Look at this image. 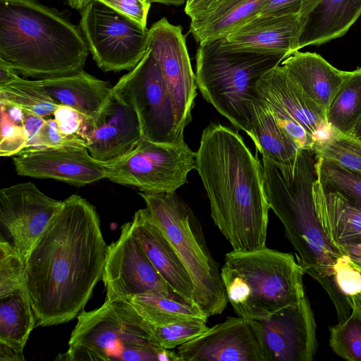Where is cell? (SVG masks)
<instances>
[{
	"mask_svg": "<svg viewBox=\"0 0 361 361\" xmlns=\"http://www.w3.org/2000/svg\"><path fill=\"white\" fill-rule=\"evenodd\" d=\"M107 250L95 207L78 195L64 200L25 261L35 326L66 323L80 314L102 279Z\"/></svg>",
	"mask_w": 361,
	"mask_h": 361,
	"instance_id": "6da1fadb",
	"label": "cell"
},
{
	"mask_svg": "<svg viewBox=\"0 0 361 361\" xmlns=\"http://www.w3.org/2000/svg\"><path fill=\"white\" fill-rule=\"evenodd\" d=\"M196 162L211 216L233 250L264 247L270 206L262 165L242 137L228 127L211 123L202 131Z\"/></svg>",
	"mask_w": 361,
	"mask_h": 361,
	"instance_id": "7a4b0ae2",
	"label": "cell"
},
{
	"mask_svg": "<svg viewBox=\"0 0 361 361\" xmlns=\"http://www.w3.org/2000/svg\"><path fill=\"white\" fill-rule=\"evenodd\" d=\"M317 163L315 152L306 149H300L295 160L287 164L262 157L264 189L270 209L297 252L298 264L327 293L341 322L350 315L352 307L349 297L336 284L333 267L344 253L327 232L314 199Z\"/></svg>",
	"mask_w": 361,
	"mask_h": 361,
	"instance_id": "3957f363",
	"label": "cell"
},
{
	"mask_svg": "<svg viewBox=\"0 0 361 361\" xmlns=\"http://www.w3.org/2000/svg\"><path fill=\"white\" fill-rule=\"evenodd\" d=\"M89 49L80 25L38 0H0V61L41 80L83 71Z\"/></svg>",
	"mask_w": 361,
	"mask_h": 361,
	"instance_id": "277c9868",
	"label": "cell"
},
{
	"mask_svg": "<svg viewBox=\"0 0 361 361\" xmlns=\"http://www.w3.org/2000/svg\"><path fill=\"white\" fill-rule=\"evenodd\" d=\"M195 80L204 99L238 129L252 134V104L257 85L287 58L283 54L233 48L224 38L199 44Z\"/></svg>",
	"mask_w": 361,
	"mask_h": 361,
	"instance_id": "5b68a950",
	"label": "cell"
},
{
	"mask_svg": "<svg viewBox=\"0 0 361 361\" xmlns=\"http://www.w3.org/2000/svg\"><path fill=\"white\" fill-rule=\"evenodd\" d=\"M220 273L228 301L245 319L267 318L305 296V273L293 255L266 246L226 253Z\"/></svg>",
	"mask_w": 361,
	"mask_h": 361,
	"instance_id": "8992f818",
	"label": "cell"
},
{
	"mask_svg": "<svg viewBox=\"0 0 361 361\" xmlns=\"http://www.w3.org/2000/svg\"><path fill=\"white\" fill-rule=\"evenodd\" d=\"M61 360L68 361H182L155 341L152 326L125 300H106L82 311Z\"/></svg>",
	"mask_w": 361,
	"mask_h": 361,
	"instance_id": "52a82bcc",
	"label": "cell"
},
{
	"mask_svg": "<svg viewBox=\"0 0 361 361\" xmlns=\"http://www.w3.org/2000/svg\"><path fill=\"white\" fill-rule=\"evenodd\" d=\"M154 220L192 279L196 305L208 318L222 313L228 298L219 264L207 247L200 221L176 191L140 192Z\"/></svg>",
	"mask_w": 361,
	"mask_h": 361,
	"instance_id": "ba28073f",
	"label": "cell"
},
{
	"mask_svg": "<svg viewBox=\"0 0 361 361\" xmlns=\"http://www.w3.org/2000/svg\"><path fill=\"white\" fill-rule=\"evenodd\" d=\"M196 164V152L185 141L163 143L142 137L127 154L104 163L105 178L152 192L176 191L187 182Z\"/></svg>",
	"mask_w": 361,
	"mask_h": 361,
	"instance_id": "9c48e42d",
	"label": "cell"
},
{
	"mask_svg": "<svg viewBox=\"0 0 361 361\" xmlns=\"http://www.w3.org/2000/svg\"><path fill=\"white\" fill-rule=\"evenodd\" d=\"M79 25L92 59L105 72L131 71L148 49L147 27L99 0L80 11Z\"/></svg>",
	"mask_w": 361,
	"mask_h": 361,
	"instance_id": "30bf717a",
	"label": "cell"
},
{
	"mask_svg": "<svg viewBox=\"0 0 361 361\" xmlns=\"http://www.w3.org/2000/svg\"><path fill=\"white\" fill-rule=\"evenodd\" d=\"M135 112L142 138L163 143H180L173 103L159 64L150 49L138 64L113 86Z\"/></svg>",
	"mask_w": 361,
	"mask_h": 361,
	"instance_id": "8fae6325",
	"label": "cell"
},
{
	"mask_svg": "<svg viewBox=\"0 0 361 361\" xmlns=\"http://www.w3.org/2000/svg\"><path fill=\"white\" fill-rule=\"evenodd\" d=\"M257 90L279 126L300 149L314 150L333 134L325 112L305 94L281 64L260 78Z\"/></svg>",
	"mask_w": 361,
	"mask_h": 361,
	"instance_id": "7c38bea8",
	"label": "cell"
},
{
	"mask_svg": "<svg viewBox=\"0 0 361 361\" xmlns=\"http://www.w3.org/2000/svg\"><path fill=\"white\" fill-rule=\"evenodd\" d=\"M102 281L107 300L144 293L179 298L143 252L131 221L123 224L118 239L108 245Z\"/></svg>",
	"mask_w": 361,
	"mask_h": 361,
	"instance_id": "4fadbf2b",
	"label": "cell"
},
{
	"mask_svg": "<svg viewBox=\"0 0 361 361\" xmlns=\"http://www.w3.org/2000/svg\"><path fill=\"white\" fill-rule=\"evenodd\" d=\"M148 48L159 64L174 108L179 132L191 121L197 96V84L185 37L180 25L163 18L149 29Z\"/></svg>",
	"mask_w": 361,
	"mask_h": 361,
	"instance_id": "5bb4252c",
	"label": "cell"
},
{
	"mask_svg": "<svg viewBox=\"0 0 361 361\" xmlns=\"http://www.w3.org/2000/svg\"><path fill=\"white\" fill-rule=\"evenodd\" d=\"M63 200L53 199L31 182L0 190V223L24 259L60 212Z\"/></svg>",
	"mask_w": 361,
	"mask_h": 361,
	"instance_id": "9a60e30c",
	"label": "cell"
},
{
	"mask_svg": "<svg viewBox=\"0 0 361 361\" xmlns=\"http://www.w3.org/2000/svg\"><path fill=\"white\" fill-rule=\"evenodd\" d=\"M265 361H311L318 347L317 325L306 295L267 318L253 319Z\"/></svg>",
	"mask_w": 361,
	"mask_h": 361,
	"instance_id": "2e32d148",
	"label": "cell"
},
{
	"mask_svg": "<svg viewBox=\"0 0 361 361\" xmlns=\"http://www.w3.org/2000/svg\"><path fill=\"white\" fill-rule=\"evenodd\" d=\"M177 353L182 361H265L254 320L239 316L179 345Z\"/></svg>",
	"mask_w": 361,
	"mask_h": 361,
	"instance_id": "e0dca14e",
	"label": "cell"
},
{
	"mask_svg": "<svg viewBox=\"0 0 361 361\" xmlns=\"http://www.w3.org/2000/svg\"><path fill=\"white\" fill-rule=\"evenodd\" d=\"M18 175L83 186L106 178L104 163L85 147H30L13 158Z\"/></svg>",
	"mask_w": 361,
	"mask_h": 361,
	"instance_id": "ac0fdd59",
	"label": "cell"
},
{
	"mask_svg": "<svg viewBox=\"0 0 361 361\" xmlns=\"http://www.w3.org/2000/svg\"><path fill=\"white\" fill-rule=\"evenodd\" d=\"M142 137L135 112L113 92L108 104L92 122L86 148L94 159L106 163L131 152Z\"/></svg>",
	"mask_w": 361,
	"mask_h": 361,
	"instance_id": "d6986e66",
	"label": "cell"
},
{
	"mask_svg": "<svg viewBox=\"0 0 361 361\" xmlns=\"http://www.w3.org/2000/svg\"><path fill=\"white\" fill-rule=\"evenodd\" d=\"M131 223L143 252L171 290L183 301L196 305L190 274L149 210L146 207L135 212Z\"/></svg>",
	"mask_w": 361,
	"mask_h": 361,
	"instance_id": "ffe728a7",
	"label": "cell"
},
{
	"mask_svg": "<svg viewBox=\"0 0 361 361\" xmlns=\"http://www.w3.org/2000/svg\"><path fill=\"white\" fill-rule=\"evenodd\" d=\"M307 18L298 14H259L224 37L228 46L257 51L283 54L298 50Z\"/></svg>",
	"mask_w": 361,
	"mask_h": 361,
	"instance_id": "44dd1931",
	"label": "cell"
},
{
	"mask_svg": "<svg viewBox=\"0 0 361 361\" xmlns=\"http://www.w3.org/2000/svg\"><path fill=\"white\" fill-rule=\"evenodd\" d=\"M305 94L324 112L351 71H341L317 53L297 51L281 63Z\"/></svg>",
	"mask_w": 361,
	"mask_h": 361,
	"instance_id": "7402d4cb",
	"label": "cell"
},
{
	"mask_svg": "<svg viewBox=\"0 0 361 361\" xmlns=\"http://www.w3.org/2000/svg\"><path fill=\"white\" fill-rule=\"evenodd\" d=\"M59 104L73 108L92 122L109 102L113 87L84 70L75 74L35 80Z\"/></svg>",
	"mask_w": 361,
	"mask_h": 361,
	"instance_id": "603a6c76",
	"label": "cell"
},
{
	"mask_svg": "<svg viewBox=\"0 0 361 361\" xmlns=\"http://www.w3.org/2000/svg\"><path fill=\"white\" fill-rule=\"evenodd\" d=\"M314 199L322 221L339 246L361 243V205L323 183L319 178L312 187Z\"/></svg>",
	"mask_w": 361,
	"mask_h": 361,
	"instance_id": "cb8c5ba5",
	"label": "cell"
},
{
	"mask_svg": "<svg viewBox=\"0 0 361 361\" xmlns=\"http://www.w3.org/2000/svg\"><path fill=\"white\" fill-rule=\"evenodd\" d=\"M360 15L361 0H321L307 19L298 50L343 36Z\"/></svg>",
	"mask_w": 361,
	"mask_h": 361,
	"instance_id": "d4e9b609",
	"label": "cell"
},
{
	"mask_svg": "<svg viewBox=\"0 0 361 361\" xmlns=\"http://www.w3.org/2000/svg\"><path fill=\"white\" fill-rule=\"evenodd\" d=\"M267 0H224L190 19V32L197 42L224 38L258 16Z\"/></svg>",
	"mask_w": 361,
	"mask_h": 361,
	"instance_id": "484cf974",
	"label": "cell"
},
{
	"mask_svg": "<svg viewBox=\"0 0 361 361\" xmlns=\"http://www.w3.org/2000/svg\"><path fill=\"white\" fill-rule=\"evenodd\" d=\"M250 137L262 157L276 164L293 161L301 149L281 128L267 102L261 96L252 104Z\"/></svg>",
	"mask_w": 361,
	"mask_h": 361,
	"instance_id": "4316f807",
	"label": "cell"
},
{
	"mask_svg": "<svg viewBox=\"0 0 361 361\" xmlns=\"http://www.w3.org/2000/svg\"><path fill=\"white\" fill-rule=\"evenodd\" d=\"M0 343L23 353L36 325L26 286L0 297Z\"/></svg>",
	"mask_w": 361,
	"mask_h": 361,
	"instance_id": "83f0119b",
	"label": "cell"
},
{
	"mask_svg": "<svg viewBox=\"0 0 361 361\" xmlns=\"http://www.w3.org/2000/svg\"><path fill=\"white\" fill-rule=\"evenodd\" d=\"M333 133L353 135L361 121V67L351 71L326 114Z\"/></svg>",
	"mask_w": 361,
	"mask_h": 361,
	"instance_id": "f1b7e54d",
	"label": "cell"
},
{
	"mask_svg": "<svg viewBox=\"0 0 361 361\" xmlns=\"http://www.w3.org/2000/svg\"><path fill=\"white\" fill-rule=\"evenodd\" d=\"M152 326H161L192 317H207L196 305L188 304L175 297L154 293L133 295L127 300Z\"/></svg>",
	"mask_w": 361,
	"mask_h": 361,
	"instance_id": "f546056e",
	"label": "cell"
},
{
	"mask_svg": "<svg viewBox=\"0 0 361 361\" xmlns=\"http://www.w3.org/2000/svg\"><path fill=\"white\" fill-rule=\"evenodd\" d=\"M0 100L13 103L43 118L54 115L60 105L35 80H26L19 75L0 85Z\"/></svg>",
	"mask_w": 361,
	"mask_h": 361,
	"instance_id": "4dcf8cb0",
	"label": "cell"
},
{
	"mask_svg": "<svg viewBox=\"0 0 361 361\" xmlns=\"http://www.w3.org/2000/svg\"><path fill=\"white\" fill-rule=\"evenodd\" d=\"M317 157L336 162L361 176V141L353 135L333 133L314 148Z\"/></svg>",
	"mask_w": 361,
	"mask_h": 361,
	"instance_id": "1f68e13d",
	"label": "cell"
},
{
	"mask_svg": "<svg viewBox=\"0 0 361 361\" xmlns=\"http://www.w3.org/2000/svg\"><path fill=\"white\" fill-rule=\"evenodd\" d=\"M318 178L352 202L361 205V176L336 162L317 157Z\"/></svg>",
	"mask_w": 361,
	"mask_h": 361,
	"instance_id": "d6a6232c",
	"label": "cell"
},
{
	"mask_svg": "<svg viewBox=\"0 0 361 361\" xmlns=\"http://www.w3.org/2000/svg\"><path fill=\"white\" fill-rule=\"evenodd\" d=\"M333 351L349 361H361V319L352 311L343 321L329 328Z\"/></svg>",
	"mask_w": 361,
	"mask_h": 361,
	"instance_id": "836d02e7",
	"label": "cell"
},
{
	"mask_svg": "<svg viewBox=\"0 0 361 361\" xmlns=\"http://www.w3.org/2000/svg\"><path fill=\"white\" fill-rule=\"evenodd\" d=\"M25 259L1 235L0 240V297L25 287Z\"/></svg>",
	"mask_w": 361,
	"mask_h": 361,
	"instance_id": "e575fe53",
	"label": "cell"
},
{
	"mask_svg": "<svg viewBox=\"0 0 361 361\" xmlns=\"http://www.w3.org/2000/svg\"><path fill=\"white\" fill-rule=\"evenodd\" d=\"M207 321V319L198 317L183 319L164 326H152V334L159 345L171 350L206 332L209 328Z\"/></svg>",
	"mask_w": 361,
	"mask_h": 361,
	"instance_id": "d590c367",
	"label": "cell"
},
{
	"mask_svg": "<svg viewBox=\"0 0 361 361\" xmlns=\"http://www.w3.org/2000/svg\"><path fill=\"white\" fill-rule=\"evenodd\" d=\"M53 116L63 134L84 141L87 145L92 121L73 108L62 104L59 106Z\"/></svg>",
	"mask_w": 361,
	"mask_h": 361,
	"instance_id": "8d00e7d4",
	"label": "cell"
},
{
	"mask_svg": "<svg viewBox=\"0 0 361 361\" xmlns=\"http://www.w3.org/2000/svg\"><path fill=\"white\" fill-rule=\"evenodd\" d=\"M1 111L0 156H15L27 147V137L23 126L13 123L6 114Z\"/></svg>",
	"mask_w": 361,
	"mask_h": 361,
	"instance_id": "74e56055",
	"label": "cell"
},
{
	"mask_svg": "<svg viewBox=\"0 0 361 361\" xmlns=\"http://www.w3.org/2000/svg\"><path fill=\"white\" fill-rule=\"evenodd\" d=\"M333 271L336 284L345 296L361 292V273L353 265L348 255L343 254L336 259Z\"/></svg>",
	"mask_w": 361,
	"mask_h": 361,
	"instance_id": "f35d334b",
	"label": "cell"
},
{
	"mask_svg": "<svg viewBox=\"0 0 361 361\" xmlns=\"http://www.w3.org/2000/svg\"><path fill=\"white\" fill-rule=\"evenodd\" d=\"M72 146H87L82 140L68 137L59 129L54 118L46 119L40 128L36 139L35 147H62Z\"/></svg>",
	"mask_w": 361,
	"mask_h": 361,
	"instance_id": "ab89813d",
	"label": "cell"
},
{
	"mask_svg": "<svg viewBox=\"0 0 361 361\" xmlns=\"http://www.w3.org/2000/svg\"><path fill=\"white\" fill-rule=\"evenodd\" d=\"M321 0H267L259 14H298L307 19Z\"/></svg>",
	"mask_w": 361,
	"mask_h": 361,
	"instance_id": "60d3db41",
	"label": "cell"
},
{
	"mask_svg": "<svg viewBox=\"0 0 361 361\" xmlns=\"http://www.w3.org/2000/svg\"><path fill=\"white\" fill-rule=\"evenodd\" d=\"M119 13L147 27L151 4L147 0H99Z\"/></svg>",
	"mask_w": 361,
	"mask_h": 361,
	"instance_id": "b9f144b4",
	"label": "cell"
},
{
	"mask_svg": "<svg viewBox=\"0 0 361 361\" xmlns=\"http://www.w3.org/2000/svg\"><path fill=\"white\" fill-rule=\"evenodd\" d=\"M45 121V118L23 110V128L27 140L26 148L35 147L37 134Z\"/></svg>",
	"mask_w": 361,
	"mask_h": 361,
	"instance_id": "7bdbcfd3",
	"label": "cell"
},
{
	"mask_svg": "<svg viewBox=\"0 0 361 361\" xmlns=\"http://www.w3.org/2000/svg\"><path fill=\"white\" fill-rule=\"evenodd\" d=\"M224 0H187L185 12L192 19Z\"/></svg>",
	"mask_w": 361,
	"mask_h": 361,
	"instance_id": "ee69618b",
	"label": "cell"
},
{
	"mask_svg": "<svg viewBox=\"0 0 361 361\" xmlns=\"http://www.w3.org/2000/svg\"><path fill=\"white\" fill-rule=\"evenodd\" d=\"M0 109L6 114L13 123L23 127V109L22 108L13 103L0 100Z\"/></svg>",
	"mask_w": 361,
	"mask_h": 361,
	"instance_id": "f6af8a7d",
	"label": "cell"
},
{
	"mask_svg": "<svg viewBox=\"0 0 361 361\" xmlns=\"http://www.w3.org/2000/svg\"><path fill=\"white\" fill-rule=\"evenodd\" d=\"M339 247L349 256L353 265L361 273V243L341 244Z\"/></svg>",
	"mask_w": 361,
	"mask_h": 361,
	"instance_id": "bcb514c9",
	"label": "cell"
},
{
	"mask_svg": "<svg viewBox=\"0 0 361 361\" xmlns=\"http://www.w3.org/2000/svg\"><path fill=\"white\" fill-rule=\"evenodd\" d=\"M23 353H19L11 347L0 343V361H24Z\"/></svg>",
	"mask_w": 361,
	"mask_h": 361,
	"instance_id": "7dc6e473",
	"label": "cell"
},
{
	"mask_svg": "<svg viewBox=\"0 0 361 361\" xmlns=\"http://www.w3.org/2000/svg\"><path fill=\"white\" fill-rule=\"evenodd\" d=\"M352 311L361 319V292L349 296Z\"/></svg>",
	"mask_w": 361,
	"mask_h": 361,
	"instance_id": "c3c4849f",
	"label": "cell"
},
{
	"mask_svg": "<svg viewBox=\"0 0 361 361\" xmlns=\"http://www.w3.org/2000/svg\"><path fill=\"white\" fill-rule=\"evenodd\" d=\"M91 0H67L68 5L76 10L81 11Z\"/></svg>",
	"mask_w": 361,
	"mask_h": 361,
	"instance_id": "681fc988",
	"label": "cell"
},
{
	"mask_svg": "<svg viewBox=\"0 0 361 361\" xmlns=\"http://www.w3.org/2000/svg\"><path fill=\"white\" fill-rule=\"evenodd\" d=\"M151 3H160L165 5L180 6L186 3L187 0H147Z\"/></svg>",
	"mask_w": 361,
	"mask_h": 361,
	"instance_id": "f907efd6",
	"label": "cell"
},
{
	"mask_svg": "<svg viewBox=\"0 0 361 361\" xmlns=\"http://www.w3.org/2000/svg\"><path fill=\"white\" fill-rule=\"evenodd\" d=\"M353 136H354L355 137H356L357 139H358L359 140L361 141V121L356 127V128L353 134Z\"/></svg>",
	"mask_w": 361,
	"mask_h": 361,
	"instance_id": "816d5d0a",
	"label": "cell"
}]
</instances>
